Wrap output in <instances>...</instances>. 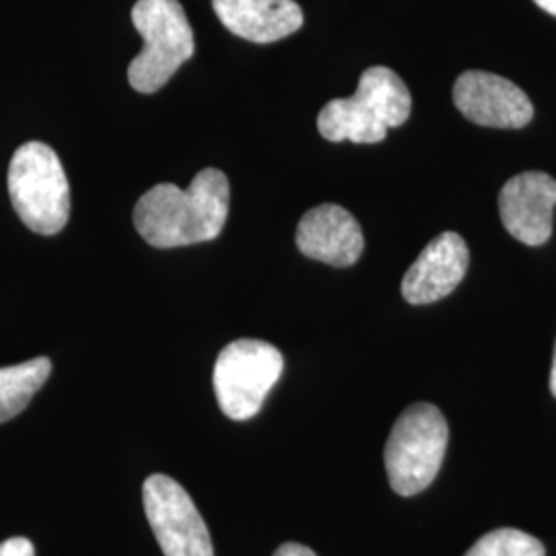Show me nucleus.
I'll return each instance as SVG.
<instances>
[{"label":"nucleus","instance_id":"8","mask_svg":"<svg viewBox=\"0 0 556 556\" xmlns=\"http://www.w3.org/2000/svg\"><path fill=\"white\" fill-rule=\"evenodd\" d=\"M454 103L470 122L489 128H523L534 118L532 101L516 83L484 71L457 77Z\"/></svg>","mask_w":556,"mask_h":556},{"label":"nucleus","instance_id":"10","mask_svg":"<svg viewBox=\"0 0 556 556\" xmlns=\"http://www.w3.org/2000/svg\"><path fill=\"white\" fill-rule=\"evenodd\" d=\"M470 262L462 236L445 231L427 243L402 278V298L413 305H429L452 295L466 277Z\"/></svg>","mask_w":556,"mask_h":556},{"label":"nucleus","instance_id":"7","mask_svg":"<svg viewBox=\"0 0 556 556\" xmlns=\"http://www.w3.org/2000/svg\"><path fill=\"white\" fill-rule=\"evenodd\" d=\"M144 514L165 556H215L194 501L174 478L153 475L142 484Z\"/></svg>","mask_w":556,"mask_h":556},{"label":"nucleus","instance_id":"18","mask_svg":"<svg viewBox=\"0 0 556 556\" xmlns=\"http://www.w3.org/2000/svg\"><path fill=\"white\" fill-rule=\"evenodd\" d=\"M551 392L556 397V344H555V357H553V367H551Z\"/></svg>","mask_w":556,"mask_h":556},{"label":"nucleus","instance_id":"12","mask_svg":"<svg viewBox=\"0 0 556 556\" xmlns=\"http://www.w3.org/2000/svg\"><path fill=\"white\" fill-rule=\"evenodd\" d=\"M213 9L231 34L254 43L282 40L303 25L295 0H213Z\"/></svg>","mask_w":556,"mask_h":556},{"label":"nucleus","instance_id":"17","mask_svg":"<svg viewBox=\"0 0 556 556\" xmlns=\"http://www.w3.org/2000/svg\"><path fill=\"white\" fill-rule=\"evenodd\" d=\"M534 2H536L542 11H546V13H551V15L556 17V0H534Z\"/></svg>","mask_w":556,"mask_h":556},{"label":"nucleus","instance_id":"3","mask_svg":"<svg viewBox=\"0 0 556 556\" xmlns=\"http://www.w3.org/2000/svg\"><path fill=\"white\" fill-rule=\"evenodd\" d=\"M9 197L27 229L56 236L71 217V188L52 147L29 140L15 151L9 165Z\"/></svg>","mask_w":556,"mask_h":556},{"label":"nucleus","instance_id":"1","mask_svg":"<svg viewBox=\"0 0 556 556\" xmlns=\"http://www.w3.org/2000/svg\"><path fill=\"white\" fill-rule=\"evenodd\" d=\"M229 179L215 167L199 172L181 190L157 184L135 206V227L153 248H181L219 238L229 217Z\"/></svg>","mask_w":556,"mask_h":556},{"label":"nucleus","instance_id":"15","mask_svg":"<svg viewBox=\"0 0 556 556\" xmlns=\"http://www.w3.org/2000/svg\"><path fill=\"white\" fill-rule=\"evenodd\" d=\"M0 556H36V548L27 538H9L0 544Z\"/></svg>","mask_w":556,"mask_h":556},{"label":"nucleus","instance_id":"4","mask_svg":"<svg viewBox=\"0 0 556 556\" xmlns=\"http://www.w3.org/2000/svg\"><path fill=\"white\" fill-rule=\"evenodd\" d=\"M450 427L438 406L418 402L397 417L383 462L400 497H415L438 478L447 452Z\"/></svg>","mask_w":556,"mask_h":556},{"label":"nucleus","instance_id":"5","mask_svg":"<svg viewBox=\"0 0 556 556\" xmlns=\"http://www.w3.org/2000/svg\"><path fill=\"white\" fill-rule=\"evenodd\" d=\"M132 23L142 52L128 66V83L139 93H155L194 54V31L178 0H139Z\"/></svg>","mask_w":556,"mask_h":556},{"label":"nucleus","instance_id":"9","mask_svg":"<svg viewBox=\"0 0 556 556\" xmlns=\"http://www.w3.org/2000/svg\"><path fill=\"white\" fill-rule=\"evenodd\" d=\"M556 179L542 172H523L509 179L498 194V215L517 241L542 245L553 236Z\"/></svg>","mask_w":556,"mask_h":556},{"label":"nucleus","instance_id":"11","mask_svg":"<svg viewBox=\"0 0 556 556\" xmlns=\"http://www.w3.org/2000/svg\"><path fill=\"white\" fill-rule=\"evenodd\" d=\"M299 252L330 266H353L365 248L357 219L340 204H319L307 211L298 225Z\"/></svg>","mask_w":556,"mask_h":556},{"label":"nucleus","instance_id":"16","mask_svg":"<svg viewBox=\"0 0 556 556\" xmlns=\"http://www.w3.org/2000/svg\"><path fill=\"white\" fill-rule=\"evenodd\" d=\"M275 556H318L312 548H307V546H303V544H298V542H287V544H282L280 548H278Z\"/></svg>","mask_w":556,"mask_h":556},{"label":"nucleus","instance_id":"14","mask_svg":"<svg viewBox=\"0 0 556 556\" xmlns=\"http://www.w3.org/2000/svg\"><path fill=\"white\" fill-rule=\"evenodd\" d=\"M464 556H546V548L538 538L521 530L498 528L477 540Z\"/></svg>","mask_w":556,"mask_h":556},{"label":"nucleus","instance_id":"6","mask_svg":"<svg viewBox=\"0 0 556 556\" xmlns=\"http://www.w3.org/2000/svg\"><path fill=\"white\" fill-rule=\"evenodd\" d=\"M282 369L285 358L277 346L254 338L229 342L220 351L213 371L215 396L223 415L231 420L256 417Z\"/></svg>","mask_w":556,"mask_h":556},{"label":"nucleus","instance_id":"2","mask_svg":"<svg viewBox=\"0 0 556 556\" xmlns=\"http://www.w3.org/2000/svg\"><path fill=\"white\" fill-rule=\"evenodd\" d=\"M413 110L406 83L388 66H371L358 79L353 98L328 101L318 116L319 135L340 142L374 144L402 126Z\"/></svg>","mask_w":556,"mask_h":556},{"label":"nucleus","instance_id":"13","mask_svg":"<svg viewBox=\"0 0 556 556\" xmlns=\"http://www.w3.org/2000/svg\"><path fill=\"white\" fill-rule=\"evenodd\" d=\"M52 374L48 357H36L13 367H0V422L21 415Z\"/></svg>","mask_w":556,"mask_h":556}]
</instances>
